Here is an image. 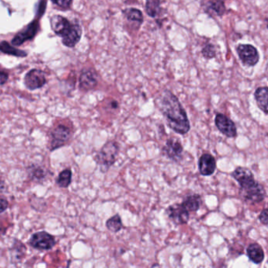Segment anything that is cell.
<instances>
[{
  "mask_svg": "<svg viewBox=\"0 0 268 268\" xmlns=\"http://www.w3.org/2000/svg\"><path fill=\"white\" fill-rule=\"evenodd\" d=\"M156 106L166 120L169 128L180 134L190 130V124L185 108L171 90H164L156 98Z\"/></svg>",
  "mask_w": 268,
  "mask_h": 268,
  "instance_id": "6da1fadb",
  "label": "cell"
},
{
  "mask_svg": "<svg viewBox=\"0 0 268 268\" xmlns=\"http://www.w3.org/2000/svg\"><path fill=\"white\" fill-rule=\"evenodd\" d=\"M120 146L116 141L108 142L96 155V162L106 171L116 162Z\"/></svg>",
  "mask_w": 268,
  "mask_h": 268,
  "instance_id": "7a4b0ae2",
  "label": "cell"
},
{
  "mask_svg": "<svg viewBox=\"0 0 268 268\" xmlns=\"http://www.w3.org/2000/svg\"><path fill=\"white\" fill-rule=\"evenodd\" d=\"M238 56L246 66H255L260 61V54L255 46L251 44H239L237 46Z\"/></svg>",
  "mask_w": 268,
  "mask_h": 268,
  "instance_id": "3957f363",
  "label": "cell"
},
{
  "mask_svg": "<svg viewBox=\"0 0 268 268\" xmlns=\"http://www.w3.org/2000/svg\"><path fill=\"white\" fill-rule=\"evenodd\" d=\"M182 152L184 147L177 138H169L162 148L163 155L174 162H180L182 160Z\"/></svg>",
  "mask_w": 268,
  "mask_h": 268,
  "instance_id": "277c9868",
  "label": "cell"
},
{
  "mask_svg": "<svg viewBox=\"0 0 268 268\" xmlns=\"http://www.w3.org/2000/svg\"><path fill=\"white\" fill-rule=\"evenodd\" d=\"M215 124L218 130L228 138L237 137V128L232 120L222 114H217Z\"/></svg>",
  "mask_w": 268,
  "mask_h": 268,
  "instance_id": "5b68a950",
  "label": "cell"
},
{
  "mask_svg": "<svg viewBox=\"0 0 268 268\" xmlns=\"http://www.w3.org/2000/svg\"><path fill=\"white\" fill-rule=\"evenodd\" d=\"M242 196L250 203H258L262 202L266 195V191L262 185L256 181L255 184L246 189L240 190Z\"/></svg>",
  "mask_w": 268,
  "mask_h": 268,
  "instance_id": "8992f818",
  "label": "cell"
},
{
  "mask_svg": "<svg viewBox=\"0 0 268 268\" xmlns=\"http://www.w3.org/2000/svg\"><path fill=\"white\" fill-rule=\"evenodd\" d=\"M30 244L38 250H50L56 244V240L53 236L42 232L34 234L30 240Z\"/></svg>",
  "mask_w": 268,
  "mask_h": 268,
  "instance_id": "52a82bcc",
  "label": "cell"
},
{
  "mask_svg": "<svg viewBox=\"0 0 268 268\" xmlns=\"http://www.w3.org/2000/svg\"><path fill=\"white\" fill-rule=\"evenodd\" d=\"M24 84L30 90L40 88L46 84L44 72L40 70H32L26 74Z\"/></svg>",
  "mask_w": 268,
  "mask_h": 268,
  "instance_id": "ba28073f",
  "label": "cell"
},
{
  "mask_svg": "<svg viewBox=\"0 0 268 268\" xmlns=\"http://www.w3.org/2000/svg\"><path fill=\"white\" fill-rule=\"evenodd\" d=\"M232 176L240 186V190L246 189L256 182L254 174L247 168L238 167Z\"/></svg>",
  "mask_w": 268,
  "mask_h": 268,
  "instance_id": "9c48e42d",
  "label": "cell"
},
{
  "mask_svg": "<svg viewBox=\"0 0 268 268\" xmlns=\"http://www.w3.org/2000/svg\"><path fill=\"white\" fill-rule=\"evenodd\" d=\"M168 218L174 224H185L189 220V212L182 204H173L166 210Z\"/></svg>",
  "mask_w": 268,
  "mask_h": 268,
  "instance_id": "30bf717a",
  "label": "cell"
},
{
  "mask_svg": "<svg viewBox=\"0 0 268 268\" xmlns=\"http://www.w3.org/2000/svg\"><path fill=\"white\" fill-rule=\"evenodd\" d=\"M199 171L204 176H210L215 172L216 162L212 155L204 152L200 156L198 162Z\"/></svg>",
  "mask_w": 268,
  "mask_h": 268,
  "instance_id": "8fae6325",
  "label": "cell"
},
{
  "mask_svg": "<svg viewBox=\"0 0 268 268\" xmlns=\"http://www.w3.org/2000/svg\"><path fill=\"white\" fill-rule=\"evenodd\" d=\"M52 136V145L54 146L53 149H56L59 146H62L64 142L68 141L70 137V130L66 126L59 125L54 129Z\"/></svg>",
  "mask_w": 268,
  "mask_h": 268,
  "instance_id": "7c38bea8",
  "label": "cell"
},
{
  "mask_svg": "<svg viewBox=\"0 0 268 268\" xmlns=\"http://www.w3.org/2000/svg\"><path fill=\"white\" fill-rule=\"evenodd\" d=\"M82 30L79 24H71L70 30L62 36V42L64 46L72 48L75 46L81 38Z\"/></svg>",
  "mask_w": 268,
  "mask_h": 268,
  "instance_id": "4fadbf2b",
  "label": "cell"
},
{
  "mask_svg": "<svg viewBox=\"0 0 268 268\" xmlns=\"http://www.w3.org/2000/svg\"><path fill=\"white\" fill-rule=\"evenodd\" d=\"M202 4L206 13L212 17H221L226 13V6L224 1H207L202 2Z\"/></svg>",
  "mask_w": 268,
  "mask_h": 268,
  "instance_id": "5bb4252c",
  "label": "cell"
},
{
  "mask_svg": "<svg viewBox=\"0 0 268 268\" xmlns=\"http://www.w3.org/2000/svg\"><path fill=\"white\" fill-rule=\"evenodd\" d=\"M37 30H38V24L36 22H34L26 30L20 32L19 34L15 36L12 40V44L16 46L22 44L23 42H26V40L34 38L36 34Z\"/></svg>",
  "mask_w": 268,
  "mask_h": 268,
  "instance_id": "9a60e30c",
  "label": "cell"
},
{
  "mask_svg": "<svg viewBox=\"0 0 268 268\" xmlns=\"http://www.w3.org/2000/svg\"><path fill=\"white\" fill-rule=\"evenodd\" d=\"M50 24L53 31L58 35L62 37L70 30V22L66 18L62 17L60 15H56L50 18Z\"/></svg>",
  "mask_w": 268,
  "mask_h": 268,
  "instance_id": "2e32d148",
  "label": "cell"
},
{
  "mask_svg": "<svg viewBox=\"0 0 268 268\" xmlns=\"http://www.w3.org/2000/svg\"><path fill=\"white\" fill-rule=\"evenodd\" d=\"M97 84V76L96 74L90 70H86L81 74L80 78V85L83 90H92L96 88Z\"/></svg>",
  "mask_w": 268,
  "mask_h": 268,
  "instance_id": "e0dca14e",
  "label": "cell"
},
{
  "mask_svg": "<svg viewBox=\"0 0 268 268\" xmlns=\"http://www.w3.org/2000/svg\"><path fill=\"white\" fill-rule=\"evenodd\" d=\"M268 86H260L258 88L255 90L254 97L256 101L257 106L259 107L260 110L268 114Z\"/></svg>",
  "mask_w": 268,
  "mask_h": 268,
  "instance_id": "ac0fdd59",
  "label": "cell"
},
{
  "mask_svg": "<svg viewBox=\"0 0 268 268\" xmlns=\"http://www.w3.org/2000/svg\"><path fill=\"white\" fill-rule=\"evenodd\" d=\"M248 258L255 264H260L264 259V252L262 247L257 243L250 244L247 248Z\"/></svg>",
  "mask_w": 268,
  "mask_h": 268,
  "instance_id": "d6986e66",
  "label": "cell"
},
{
  "mask_svg": "<svg viewBox=\"0 0 268 268\" xmlns=\"http://www.w3.org/2000/svg\"><path fill=\"white\" fill-rule=\"evenodd\" d=\"M123 13L129 22L137 23L138 26H141L144 23V14L142 13L141 10L137 8H127L123 10Z\"/></svg>",
  "mask_w": 268,
  "mask_h": 268,
  "instance_id": "ffe728a7",
  "label": "cell"
},
{
  "mask_svg": "<svg viewBox=\"0 0 268 268\" xmlns=\"http://www.w3.org/2000/svg\"><path fill=\"white\" fill-rule=\"evenodd\" d=\"M200 196L198 194H192L186 196L182 203V206L188 212L198 211L200 208Z\"/></svg>",
  "mask_w": 268,
  "mask_h": 268,
  "instance_id": "44dd1931",
  "label": "cell"
},
{
  "mask_svg": "<svg viewBox=\"0 0 268 268\" xmlns=\"http://www.w3.org/2000/svg\"><path fill=\"white\" fill-rule=\"evenodd\" d=\"M162 2L158 0H149L146 2L145 10L147 15L152 18L158 17L162 13Z\"/></svg>",
  "mask_w": 268,
  "mask_h": 268,
  "instance_id": "7402d4cb",
  "label": "cell"
},
{
  "mask_svg": "<svg viewBox=\"0 0 268 268\" xmlns=\"http://www.w3.org/2000/svg\"><path fill=\"white\" fill-rule=\"evenodd\" d=\"M0 50L4 53L8 54H12V56H18V57H26L27 56V53H26L22 50H18L14 48L10 45L6 41L0 42Z\"/></svg>",
  "mask_w": 268,
  "mask_h": 268,
  "instance_id": "603a6c76",
  "label": "cell"
},
{
  "mask_svg": "<svg viewBox=\"0 0 268 268\" xmlns=\"http://www.w3.org/2000/svg\"><path fill=\"white\" fill-rule=\"evenodd\" d=\"M71 178H72V172L70 169H66L59 174L57 184L60 188H68V185L71 184Z\"/></svg>",
  "mask_w": 268,
  "mask_h": 268,
  "instance_id": "cb8c5ba5",
  "label": "cell"
},
{
  "mask_svg": "<svg viewBox=\"0 0 268 268\" xmlns=\"http://www.w3.org/2000/svg\"><path fill=\"white\" fill-rule=\"evenodd\" d=\"M106 226L112 232H115L116 233V232H120L122 230V226H123L122 218H120V216H114L112 218L108 220V221L106 222Z\"/></svg>",
  "mask_w": 268,
  "mask_h": 268,
  "instance_id": "d4e9b609",
  "label": "cell"
},
{
  "mask_svg": "<svg viewBox=\"0 0 268 268\" xmlns=\"http://www.w3.org/2000/svg\"><path fill=\"white\" fill-rule=\"evenodd\" d=\"M202 54L203 57L206 59L214 58L216 56V46L212 44H208L202 48Z\"/></svg>",
  "mask_w": 268,
  "mask_h": 268,
  "instance_id": "484cf974",
  "label": "cell"
},
{
  "mask_svg": "<svg viewBox=\"0 0 268 268\" xmlns=\"http://www.w3.org/2000/svg\"><path fill=\"white\" fill-rule=\"evenodd\" d=\"M54 4H56L58 6H60V8H64V9H67V8H70V5L72 4V1H68V0H62V1H53Z\"/></svg>",
  "mask_w": 268,
  "mask_h": 268,
  "instance_id": "4316f807",
  "label": "cell"
},
{
  "mask_svg": "<svg viewBox=\"0 0 268 268\" xmlns=\"http://www.w3.org/2000/svg\"><path fill=\"white\" fill-rule=\"evenodd\" d=\"M8 207V202L4 196H0V212L5 211Z\"/></svg>",
  "mask_w": 268,
  "mask_h": 268,
  "instance_id": "83f0119b",
  "label": "cell"
},
{
  "mask_svg": "<svg viewBox=\"0 0 268 268\" xmlns=\"http://www.w3.org/2000/svg\"><path fill=\"white\" fill-rule=\"evenodd\" d=\"M260 222L262 224H264V225L268 224V210H266V208L260 213Z\"/></svg>",
  "mask_w": 268,
  "mask_h": 268,
  "instance_id": "f1b7e54d",
  "label": "cell"
},
{
  "mask_svg": "<svg viewBox=\"0 0 268 268\" xmlns=\"http://www.w3.org/2000/svg\"><path fill=\"white\" fill-rule=\"evenodd\" d=\"M8 80V75L6 72H0V84L6 83Z\"/></svg>",
  "mask_w": 268,
  "mask_h": 268,
  "instance_id": "f546056e",
  "label": "cell"
},
{
  "mask_svg": "<svg viewBox=\"0 0 268 268\" xmlns=\"http://www.w3.org/2000/svg\"><path fill=\"white\" fill-rule=\"evenodd\" d=\"M5 230H6L2 228V225H0V236L5 233Z\"/></svg>",
  "mask_w": 268,
  "mask_h": 268,
  "instance_id": "4dcf8cb0",
  "label": "cell"
}]
</instances>
